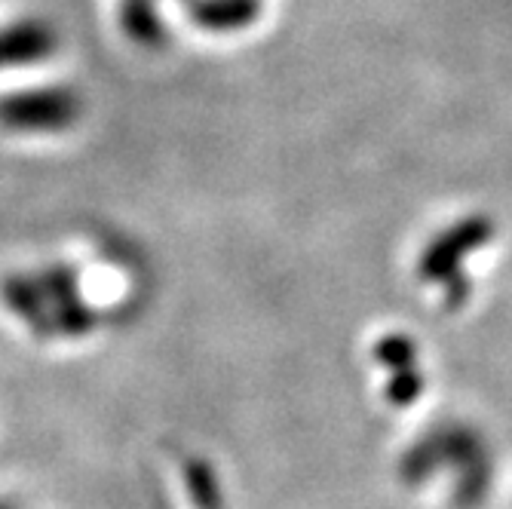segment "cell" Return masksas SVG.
Listing matches in <instances>:
<instances>
[{
    "label": "cell",
    "mask_w": 512,
    "mask_h": 509,
    "mask_svg": "<svg viewBox=\"0 0 512 509\" xmlns=\"http://www.w3.org/2000/svg\"><path fill=\"white\" fill-rule=\"evenodd\" d=\"M0 313L43 347H80L99 338L111 307L77 258H37L0 273Z\"/></svg>",
    "instance_id": "cell-1"
},
{
    "label": "cell",
    "mask_w": 512,
    "mask_h": 509,
    "mask_svg": "<svg viewBox=\"0 0 512 509\" xmlns=\"http://www.w3.org/2000/svg\"><path fill=\"white\" fill-rule=\"evenodd\" d=\"M89 114L86 92L71 80H16L0 86V135L19 142H53L71 135Z\"/></svg>",
    "instance_id": "cell-2"
},
{
    "label": "cell",
    "mask_w": 512,
    "mask_h": 509,
    "mask_svg": "<svg viewBox=\"0 0 512 509\" xmlns=\"http://www.w3.org/2000/svg\"><path fill=\"white\" fill-rule=\"evenodd\" d=\"M65 50L62 28L46 16L0 19V80L16 83L37 77L59 62Z\"/></svg>",
    "instance_id": "cell-3"
},
{
    "label": "cell",
    "mask_w": 512,
    "mask_h": 509,
    "mask_svg": "<svg viewBox=\"0 0 512 509\" xmlns=\"http://www.w3.org/2000/svg\"><path fill=\"white\" fill-rule=\"evenodd\" d=\"M0 509H31L22 497H10V494H0Z\"/></svg>",
    "instance_id": "cell-4"
}]
</instances>
